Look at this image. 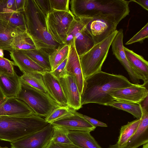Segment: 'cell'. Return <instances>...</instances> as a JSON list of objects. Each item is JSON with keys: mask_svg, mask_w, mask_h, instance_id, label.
<instances>
[{"mask_svg": "<svg viewBox=\"0 0 148 148\" xmlns=\"http://www.w3.org/2000/svg\"><path fill=\"white\" fill-rule=\"evenodd\" d=\"M134 85L123 75L101 71L85 80L81 95V104L95 103L108 106L114 101L110 92Z\"/></svg>", "mask_w": 148, "mask_h": 148, "instance_id": "cell-1", "label": "cell"}, {"mask_svg": "<svg viewBox=\"0 0 148 148\" xmlns=\"http://www.w3.org/2000/svg\"><path fill=\"white\" fill-rule=\"evenodd\" d=\"M130 1L71 0V12L76 18L103 16L118 24L129 14Z\"/></svg>", "mask_w": 148, "mask_h": 148, "instance_id": "cell-2", "label": "cell"}, {"mask_svg": "<svg viewBox=\"0 0 148 148\" xmlns=\"http://www.w3.org/2000/svg\"><path fill=\"white\" fill-rule=\"evenodd\" d=\"M23 13L27 32L37 49L49 56L62 45L55 41L48 32L46 16L34 0H26Z\"/></svg>", "mask_w": 148, "mask_h": 148, "instance_id": "cell-3", "label": "cell"}, {"mask_svg": "<svg viewBox=\"0 0 148 148\" xmlns=\"http://www.w3.org/2000/svg\"><path fill=\"white\" fill-rule=\"evenodd\" d=\"M49 124L36 114L0 116V140L11 143L40 130Z\"/></svg>", "mask_w": 148, "mask_h": 148, "instance_id": "cell-4", "label": "cell"}, {"mask_svg": "<svg viewBox=\"0 0 148 148\" xmlns=\"http://www.w3.org/2000/svg\"><path fill=\"white\" fill-rule=\"evenodd\" d=\"M117 32L116 30L101 42L95 44L88 52L79 56L85 80L101 71L102 66Z\"/></svg>", "mask_w": 148, "mask_h": 148, "instance_id": "cell-5", "label": "cell"}, {"mask_svg": "<svg viewBox=\"0 0 148 148\" xmlns=\"http://www.w3.org/2000/svg\"><path fill=\"white\" fill-rule=\"evenodd\" d=\"M16 98L25 103L35 114L45 118L55 109L61 107L48 95L22 82Z\"/></svg>", "mask_w": 148, "mask_h": 148, "instance_id": "cell-6", "label": "cell"}, {"mask_svg": "<svg viewBox=\"0 0 148 148\" xmlns=\"http://www.w3.org/2000/svg\"><path fill=\"white\" fill-rule=\"evenodd\" d=\"M75 18L70 10H53L46 16L48 31L55 41L62 45L65 44L69 29Z\"/></svg>", "mask_w": 148, "mask_h": 148, "instance_id": "cell-7", "label": "cell"}, {"mask_svg": "<svg viewBox=\"0 0 148 148\" xmlns=\"http://www.w3.org/2000/svg\"><path fill=\"white\" fill-rule=\"evenodd\" d=\"M53 131V126L49 124L40 130L10 143L11 148H46Z\"/></svg>", "mask_w": 148, "mask_h": 148, "instance_id": "cell-8", "label": "cell"}, {"mask_svg": "<svg viewBox=\"0 0 148 148\" xmlns=\"http://www.w3.org/2000/svg\"><path fill=\"white\" fill-rule=\"evenodd\" d=\"M118 25L115 21L109 18L97 16L92 18L86 28L91 36L95 45L115 31Z\"/></svg>", "mask_w": 148, "mask_h": 148, "instance_id": "cell-9", "label": "cell"}, {"mask_svg": "<svg viewBox=\"0 0 148 148\" xmlns=\"http://www.w3.org/2000/svg\"><path fill=\"white\" fill-rule=\"evenodd\" d=\"M123 37V30L120 29L111 44L113 54L126 70L133 84H139L140 78L127 58L124 49Z\"/></svg>", "mask_w": 148, "mask_h": 148, "instance_id": "cell-10", "label": "cell"}, {"mask_svg": "<svg viewBox=\"0 0 148 148\" xmlns=\"http://www.w3.org/2000/svg\"><path fill=\"white\" fill-rule=\"evenodd\" d=\"M109 94L114 101L140 103L148 96V90L145 86L134 84L130 87L112 91Z\"/></svg>", "mask_w": 148, "mask_h": 148, "instance_id": "cell-11", "label": "cell"}, {"mask_svg": "<svg viewBox=\"0 0 148 148\" xmlns=\"http://www.w3.org/2000/svg\"><path fill=\"white\" fill-rule=\"evenodd\" d=\"M69 106L76 110L81 108V95L77 84L75 77L67 74L59 79Z\"/></svg>", "mask_w": 148, "mask_h": 148, "instance_id": "cell-12", "label": "cell"}, {"mask_svg": "<svg viewBox=\"0 0 148 148\" xmlns=\"http://www.w3.org/2000/svg\"><path fill=\"white\" fill-rule=\"evenodd\" d=\"M51 124L53 126L61 127L69 131L90 132L96 128L83 117L82 114L77 112L74 115L58 120Z\"/></svg>", "mask_w": 148, "mask_h": 148, "instance_id": "cell-13", "label": "cell"}, {"mask_svg": "<svg viewBox=\"0 0 148 148\" xmlns=\"http://www.w3.org/2000/svg\"><path fill=\"white\" fill-rule=\"evenodd\" d=\"M42 75L45 86L51 99L60 106H69L59 79L49 71Z\"/></svg>", "mask_w": 148, "mask_h": 148, "instance_id": "cell-14", "label": "cell"}, {"mask_svg": "<svg viewBox=\"0 0 148 148\" xmlns=\"http://www.w3.org/2000/svg\"><path fill=\"white\" fill-rule=\"evenodd\" d=\"M66 70L68 74L73 75L75 78L79 92H83L85 80L80 64L79 56L75 49L74 44L70 46Z\"/></svg>", "mask_w": 148, "mask_h": 148, "instance_id": "cell-15", "label": "cell"}, {"mask_svg": "<svg viewBox=\"0 0 148 148\" xmlns=\"http://www.w3.org/2000/svg\"><path fill=\"white\" fill-rule=\"evenodd\" d=\"M34 114L25 103L16 98H8L0 106V116H27Z\"/></svg>", "mask_w": 148, "mask_h": 148, "instance_id": "cell-16", "label": "cell"}, {"mask_svg": "<svg viewBox=\"0 0 148 148\" xmlns=\"http://www.w3.org/2000/svg\"><path fill=\"white\" fill-rule=\"evenodd\" d=\"M11 59L23 74L38 73L43 74L45 71L35 63L22 50H15L10 52Z\"/></svg>", "mask_w": 148, "mask_h": 148, "instance_id": "cell-17", "label": "cell"}, {"mask_svg": "<svg viewBox=\"0 0 148 148\" xmlns=\"http://www.w3.org/2000/svg\"><path fill=\"white\" fill-rule=\"evenodd\" d=\"M142 110L139 124L135 133L127 143L128 148H138L148 143V111L142 108Z\"/></svg>", "mask_w": 148, "mask_h": 148, "instance_id": "cell-18", "label": "cell"}, {"mask_svg": "<svg viewBox=\"0 0 148 148\" xmlns=\"http://www.w3.org/2000/svg\"><path fill=\"white\" fill-rule=\"evenodd\" d=\"M124 52L129 62L139 76L145 86L148 82V62L142 56L124 47Z\"/></svg>", "mask_w": 148, "mask_h": 148, "instance_id": "cell-19", "label": "cell"}, {"mask_svg": "<svg viewBox=\"0 0 148 148\" xmlns=\"http://www.w3.org/2000/svg\"><path fill=\"white\" fill-rule=\"evenodd\" d=\"M22 82L15 72L12 76L0 75V87L7 98H17L21 90Z\"/></svg>", "mask_w": 148, "mask_h": 148, "instance_id": "cell-20", "label": "cell"}, {"mask_svg": "<svg viewBox=\"0 0 148 148\" xmlns=\"http://www.w3.org/2000/svg\"><path fill=\"white\" fill-rule=\"evenodd\" d=\"M25 32L8 23L0 19V49L10 52L12 51V44L15 35Z\"/></svg>", "mask_w": 148, "mask_h": 148, "instance_id": "cell-21", "label": "cell"}, {"mask_svg": "<svg viewBox=\"0 0 148 148\" xmlns=\"http://www.w3.org/2000/svg\"><path fill=\"white\" fill-rule=\"evenodd\" d=\"M68 135L74 145L82 148H102L89 132L69 131Z\"/></svg>", "mask_w": 148, "mask_h": 148, "instance_id": "cell-22", "label": "cell"}, {"mask_svg": "<svg viewBox=\"0 0 148 148\" xmlns=\"http://www.w3.org/2000/svg\"><path fill=\"white\" fill-rule=\"evenodd\" d=\"M86 26L77 33L75 37L74 45L79 56L88 52L94 45L91 36L86 28Z\"/></svg>", "mask_w": 148, "mask_h": 148, "instance_id": "cell-23", "label": "cell"}, {"mask_svg": "<svg viewBox=\"0 0 148 148\" xmlns=\"http://www.w3.org/2000/svg\"><path fill=\"white\" fill-rule=\"evenodd\" d=\"M140 120V119H136L121 127L116 143L119 147H127L128 142L135 133Z\"/></svg>", "mask_w": 148, "mask_h": 148, "instance_id": "cell-24", "label": "cell"}, {"mask_svg": "<svg viewBox=\"0 0 148 148\" xmlns=\"http://www.w3.org/2000/svg\"><path fill=\"white\" fill-rule=\"evenodd\" d=\"M0 19L15 26L23 32H27L23 11H13L0 13Z\"/></svg>", "mask_w": 148, "mask_h": 148, "instance_id": "cell-25", "label": "cell"}, {"mask_svg": "<svg viewBox=\"0 0 148 148\" xmlns=\"http://www.w3.org/2000/svg\"><path fill=\"white\" fill-rule=\"evenodd\" d=\"M42 74L38 73H27L23 74L20 78L22 83L50 97L44 84Z\"/></svg>", "mask_w": 148, "mask_h": 148, "instance_id": "cell-26", "label": "cell"}, {"mask_svg": "<svg viewBox=\"0 0 148 148\" xmlns=\"http://www.w3.org/2000/svg\"><path fill=\"white\" fill-rule=\"evenodd\" d=\"M12 47V50L36 49L32 39L27 32L17 33L13 38Z\"/></svg>", "mask_w": 148, "mask_h": 148, "instance_id": "cell-27", "label": "cell"}, {"mask_svg": "<svg viewBox=\"0 0 148 148\" xmlns=\"http://www.w3.org/2000/svg\"><path fill=\"white\" fill-rule=\"evenodd\" d=\"M92 19V18L90 17H75L69 29L65 44L69 45L74 44L75 34L85 27Z\"/></svg>", "mask_w": 148, "mask_h": 148, "instance_id": "cell-28", "label": "cell"}, {"mask_svg": "<svg viewBox=\"0 0 148 148\" xmlns=\"http://www.w3.org/2000/svg\"><path fill=\"white\" fill-rule=\"evenodd\" d=\"M22 51L45 71L49 72L51 71L49 55L42 53L36 49Z\"/></svg>", "mask_w": 148, "mask_h": 148, "instance_id": "cell-29", "label": "cell"}, {"mask_svg": "<svg viewBox=\"0 0 148 148\" xmlns=\"http://www.w3.org/2000/svg\"><path fill=\"white\" fill-rule=\"evenodd\" d=\"M70 46L63 44L49 55L51 71L56 69L68 57Z\"/></svg>", "mask_w": 148, "mask_h": 148, "instance_id": "cell-30", "label": "cell"}, {"mask_svg": "<svg viewBox=\"0 0 148 148\" xmlns=\"http://www.w3.org/2000/svg\"><path fill=\"white\" fill-rule=\"evenodd\" d=\"M108 106L126 111L131 114L137 119H140L142 116V110L140 103L114 101Z\"/></svg>", "mask_w": 148, "mask_h": 148, "instance_id": "cell-31", "label": "cell"}, {"mask_svg": "<svg viewBox=\"0 0 148 148\" xmlns=\"http://www.w3.org/2000/svg\"><path fill=\"white\" fill-rule=\"evenodd\" d=\"M76 112V110L69 106L60 107L54 110L44 119L51 124L58 120L74 115Z\"/></svg>", "mask_w": 148, "mask_h": 148, "instance_id": "cell-32", "label": "cell"}, {"mask_svg": "<svg viewBox=\"0 0 148 148\" xmlns=\"http://www.w3.org/2000/svg\"><path fill=\"white\" fill-rule=\"evenodd\" d=\"M26 0H0V13L23 12Z\"/></svg>", "mask_w": 148, "mask_h": 148, "instance_id": "cell-33", "label": "cell"}, {"mask_svg": "<svg viewBox=\"0 0 148 148\" xmlns=\"http://www.w3.org/2000/svg\"><path fill=\"white\" fill-rule=\"evenodd\" d=\"M53 131L51 141L55 144H73L68 135L69 131L62 128L53 126Z\"/></svg>", "mask_w": 148, "mask_h": 148, "instance_id": "cell-34", "label": "cell"}, {"mask_svg": "<svg viewBox=\"0 0 148 148\" xmlns=\"http://www.w3.org/2000/svg\"><path fill=\"white\" fill-rule=\"evenodd\" d=\"M14 65L13 61L0 57V75H13L15 73L14 69Z\"/></svg>", "mask_w": 148, "mask_h": 148, "instance_id": "cell-35", "label": "cell"}, {"mask_svg": "<svg viewBox=\"0 0 148 148\" xmlns=\"http://www.w3.org/2000/svg\"><path fill=\"white\" fill-rule=\"evenodd\" d=\"M148 37V23L142 28L125 44L126 45L132 44L136 42L140 43Z\"/></svg>", "mask_w": 148, "mask_h": 148, "instance_id": "cell-36", "label": "cell"}, {"mask_svg": "<svg viewBox=\"0 0 148 148\" xmlns=\"http://www.w3.org/2000/svg\"><path fill=\"white\" fill-rule=\"evenodd\" d=\"M51 8L53 10L69 11V0H49Z\"/></svg>", "mask_w": 148, "mask_h": 148, "instance_id": "cell-37", "label": "cell"}, {"mask_svg": "<svg viewBox=\"0 0 148 148\" xmlns=\"http://www.w3.org/2000/svg\"><path fill=\"white\" fill-rule=\"evenodd\" d=\"M67 58L54 71L50 72L54 76L58 79L68 74L66 70Z\"/></svg>", "mask_w": 148, "mask_h": 148, "instance_id": "cell-38", "label": "cell"}, {"mask_svg": "<svg viewBox=\"0 0 148 148\" xmlns=\"http://www.w3.org/2000/svg\"><path fill=\"white\" fill-rule=\"evenodd\" d=\"M37 5L43 13L46 16L52 11L49 0H34Z\"/></svg>", "mask_w": 148, "mask_h": 148, "instance_id": "cell-39", "label": "cell"}, {"mask_svg": "<svg viewBox=\"0 0 148 148\" xmlns=\"http://www.w3.org/2000/svg\"><path fill=\"white\" fill-rule=\"evenodd\" d=\"M46 148H82L73 144L71 145L55 144L51 141Z\"/></svg>", "mask_w": 148, "mask_h": 148, "instance_id": "cell-40", "label": "cell"}, {"mask_svg": "<svg viewBox=\"0 0 148 148\" xmlns=\"http://www.w3.org/2000/svg\"><path fill=\"white\" fill-rule=\"evenodd\" d=\"M83 117L92 125L96 127H106L107 125L106 123L94 118L83 114Z\"/></svg>", "mask_w": 148, "mask_h": 148, "instance_id": "cell-41", "label": "cell"}, {"mask_svg": "<svg viewBox=\"0 0 148 148\" xmlns=\"http://www.w3.org/2000/svg\"><path fill=\"white\" fill-rule=\"evenodd\" d=\"M130 2L133 1L138 4L144 9L148 10V0H131Z\"/></svg>", "mask_w": 148, "mask_h": 148, "instance_id": "cell-42", "label": "cell"}, {"mask_svg": "<svg viewBox=\"0 0 148 148\" xmlns=\"http://www.w3.org/2000/svg\"><path fill=\"white\" fill-rule=\"evenodd\" d=\"M148 96L143 100L140 104L142 109L148 111Z\"/></svg>", "mask_w": 148, "mask_h": 148, "instance_id": "cell-43", "label": "cell"}, {"mask_svg": "<svg viewBox=\"0 0 148 148\" xmlns=\"http://www.w3.org/2000/svg\"><path fill=\"white\" fill-rule=\"evenodd\" d=\"M108 148H128L127 147H119L117 143L113 145H110Z\"/></svg>", "mask_w": 148, "mask_h": 148, "instance_id": "cell-44", "label": "cell"}, {"mask_svg": "<svg viewBox=\"0 0 148 148\" xmlns=\"http://www.w3.org/2000/svg\"><path fill=\"white\" fill-rule=\"evenodd\" d=\"M6 98L4 96L0 87V101Z\"/></svg>", "mask_w": 148, "mask_h": 148, "instance_id": "cell-45", "label": "cell"}, {"mask_svg": "<svg viewBox=\"0 0 148 148\" xmlns=\"http://www.w3.org/2000/svg\"><path fill=\"white\" fill-rule=\"evenodd\" d=\"M3 50L1 49H0V57H3L4 56V53Z\"/></svg>", "mask_w": 148, "mask_h": 148, "instance_id": "cell-46", "label": "cell"}, {"mask_svg": "<svg viewBox=\"0 0 148 148\" xmlns=\"http://www.w3.org/2000/svg\"><path fill=\"white\" fill-rule=\"evenodd\" d=\"M8 98H6L4 99L1 100L0 101V106L3 103L5 102V101L7 100Z\"/></svg>", "mask_w": 148, "mask_h": 148, "instance_id": "cell-47", "label": "cell"}, {"mask_svg": "<svg viewBox=\"0 0 148 148\" xmlns=\"http://www.w3.org/2000/svg\"><path fill=\"white\" fill-rule=\"evenodd\" d=\"M142 148H148V143H147L143 145Z\"/></svg>", "mask_w": 148, "mask_h": 148, "instance_id": "cell-48", "label": "cell"}, {"mask_svg": "<svg viewBox=\"0 0 148 148\" xmlns=\"http://www.w3.org/2000/svg\"><path fill=\"white\" fill-rule=\"evenodd\" d=\"M0 148H9L8 147H2L0 146Z\"/></svg>", "mask_w": 148, "mask_h": 148, "instance_id": "cell-49", "label": "cell"}]
</instances>
